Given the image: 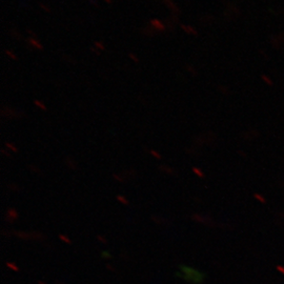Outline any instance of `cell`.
Segmentation results:
<instances>
[{"label": "cell", "instance_id": "cell-17", "mask_svg": "<svg viewBox=\"0 0 284 284\" xmlns=\"http://www.w3.org/2000/svg\"><path fill=\"white\" fill-rule=\"evenodd\" d=\"M130 56H131V57H132V58H133V59H134V60H136V61H138V58H137L136 56H134V55H133V54H131V55H130Z\"/></svg>", "mask_w": 284, "mask_h": 284}, {"label": "cell", "instance_id": "cell-18", "mask_svg": "<svg viewBox=\"0 0 284 284\" xmlns=\"http://www.w3.org/2000/svg\"><path fill=\"white\" fill-rule=\"evenodd\" d=\"M98 238H99V240H100V241H102V242H104V243H105V240H104V239H103V237L98 236Z\"/></svg>", "mask_w": 284, "mask_h": 284}, {"label": "cell", "instance_id": "cell-16", "mask_svg": "<svg viewBox=\"0 0 284 284\" xmlns=\"http://www.w3.org/2000/svg\"><path fill=\"white\" fill-rule=\"evenodd\" d=\"M96 45L98 46V48H101V50H104V46H103V44H102L101 42H96Z\"/></svg>", "mask_w": 284, "mask_h": 284}, {"label": "cell", "instance_id": "cell-15", "mask_svg": "<svg viewBox=\"0 0 284 284\" xmlns=\"http://www.w3.org/2000/svg\"><path fill=\"white\" fill-rule=\"evenodd\" d=\"M151 154H152L154 157L157 158V159H161V155H159V154H158L157 152H155V151H152V152H151Z\"/></svg>", "mask_w": 284, "mask_h": 284}, {"label": "cell", "instance_id": "cell-2", "mask_svg": "<svg viewBox=\"0 0 284 284\" xmlns=\"http://www.w3.org/2000/svg\"><path fill=\"white\" fill-rule=\"evenodd\" d=\"M6 215H8V220H10V222H13V220H15V219L18 218V213L14 208L9 209Z\"/></svg>", "mask_w": 284, "mask_h": 284}, {"label": "cell", "instance_id": "cell-1", "mask_svg": "<svg viewBox=\"0 0 284 284\" xmlns=\"http://www.w3.org/2000/svg\"><path fill=\"white\" fill-rule=\"evenodd\" d=\"M180 271L182 275L177 273L176 276L180 277V278H183L184 280H186L187 282L192 283V284H202L204 281V277L205 275L202 274L201 272H198L196 269H193L188 266H184V265H180Z\"/></svg>", "mask_w": 284, "mask_h": 284}, {"label": "cell", "instance_id": "cell-4", "mask_svg": "<svg viewBox=\"0 0 284 284\" xmlns=\"http://www.w3.org/2000/svg\"><path fill=\"white\" fill-rule=\"evenodd\" d=\"M151 23H152V25H154V27H156L155 29H157V30H161V31H164V30H165V27H164L163 23H162V22H160L159 20H157V19L152 20V21H151Z\"/></svg>", "mask_w": 284, "mask_h": 284}, {"label": "cell", "instance_id": "cell-9", "mask_svg": "<svg viewBox=\"0 0 284 284\" xmlns=\"http://www.w3.org/2000/svg\"><path fill=\"white\" fill-rule=\"evenodd\" d=\"M117 199L119 200L120 202H122L123 204H126V205L129 204V201H127V200L125 199V198H123L122 196H120V195H118V196H117Z\"/></svg>", "mask_w": 284, "mask_h": 284}, {"label": "cell", "instance_id": "cell-7", "mask_svg": "<svg viewBox=\"0 0 284 284\" xmlns=\"http://www.w3.org/2000/svg\"><path fill=\"white\" fill-rule=\"evenodd\" d=\"M5 53H6V55L11 58V59H13V60L17 59V56H16L15 54H13V52H11V51H5Z\"/></svg>", "mask_w": 284, "mask_h": 284}, {"label": "cell", "instance_id": "cell-20", "mask_svg": "<svg viewBox=\"0 0 284 284\" xmlns=\"http://www.w3.org/2000/svg\"><path fill=\"white\" fill-rule=\"evenodd\" d=\"M39 284H45V283H43V282H41V281H39Z\"/></svg>", "mask_w": 284, "mask_h": 284}, {"label": "cell", "instance_id": "cell-14", "mask_svg": "<svg viewBox=\"0 0 284 284\" xmlns=\"http://www.w3.org/2000/svg\"><path fill=\"white\" fill-rule=\"evenodd\" d=\"M193 171H194V173L197 174L198 176L203 177V173H201V172H200V169H196V167H194V169H193Z\"/></svg>", "mask_w": 284, "mask_h": 284}, {"label": "cell", "instance_id": "cell-19", "mask_svg": "<svg viewBox=\"0 0 284 284\" xmlns=\"http://www.w3.org/2000/svg\"><path fill=\"white\" fill-rule=\"evenodd\" d=\"M105 1L108 2V3H111V2H112V0H105Z\"/></svg>", "mask_w": 284, "mask_h": 284}, {"label": "cell", "instance_id": "cell-5", "mask_svg": "<svg viewBox=\"0 0 284 284\" xmlns=\"http://www.w3.org/2000/svg\"><path fill=\"white\" fill-rule=\"evenodd\" d=\"M29 42L31 43L32 45L34 46V48H38V50H41V48H42V45H41L40 42H39V41H37L36 39H34V38H30V39H29Z\"/></svg>", "mask_w": 284, "mask_h": 284}, {"label": "cell", "instance_id": "cell-8", "mask_svg": "<svg viewBox=\"0 0 284 284\" xmlns=\"http://www.w3.org/2000/svg\"><path fill=\"white\" fill-rule=\"evenodd\" d=\"M6 265H8V267H10V268H12V269H14V271H16V272H18L19 271V268H18L16 265H14L13 263H11V262H6Z\"/></svg>", "mask_w": 284, "mask_h": 284}, {"label": "cell", "instance_id": "cell-12", "mask_svg": "<svg viewBox=\"0 0 284 284\" xmlns=\"http://www.w3.org/2000/svg\"><path fill=\"white\" fill-rule=\"evenodd\" d=\"M190 27H184V25H182V29L184 30V31H186L187 33H192V34H194L195 33V31H194V29H188Z\"/></svg>", "mask_w": 284, "mask_h": 284}, {"label": "cell", "instance_id": "cell-10", "mask_svg": "<svg viewBox=\"0 0 284 284\" xmlns=\"http://www.w3.org/2000/svg\"><path fill=\"white\" fill-rule=\"evenodd\" d=\"M59 238L61 239L62 241H64V242H66V243L71 244V240H69V239L67 238L66 236H63V235H59Z\"/></svg>", "mask_w": 284, "mask_h": 284}, {"label": "cell", "instance_id": "cell-6", "mask_svg": "<svg viewBox=\"0 0 284 284\" xmlns=\"http://www.w3.org/2000/svg\"><path fill=\"white\" fill-rule=\"evenodd\" d=\"M35 104H36L38 108H40L41 109H43V111H45V109H46L45 105L43 104V102H40V101H38V100H36V101H35Z\"/></svg>", "mask_w": 284, "mask_h": 284}, {"label": "cell", "instance_id": "cell-13", "mask_svg": "<svg viewBox=\"0 0 284 284\" xmlns=\"http://www.w3.org/2000/svg\"><path fill=\"white\" fill-rule=\"evenodd\" d=\"M101 257L102 258H111V254L108 253V251H102L101 253Z\"/></svg>", "mask_w": 284, "mask_h": 284}, {"label": "cell", "instance_id": "cell-11", "mask_svg": "<svg viewBox=\"0 0 284 284\" xmlns=\"http://www.w3.org/2000/svg\"><path fill=\"white\" fill-rule=\"evenodd\" d=\"M5 145H6V147H8V148H11L13 152H17V151H18L17 147H15V146H14L13 144H11V143H6Z\"/></svg>", "mask_w": 284, "mask_h": 284}, {"label": "cell", "instance_id": "cell-3", "mask_svg": "<svg viewBox=\"0 0 284 284\" xmlns=\"http://www.w3.org/2000/svg\"><path fill=\"white\" fill-rule=\"evenodd\" d=\"M15 235H17V236H19L20 238H23V239H36L35 237L36 236H41L40 234H24V233H15Z\"/></svg>", "mask_w": 284, "mask_h": 284}]
</instances>
